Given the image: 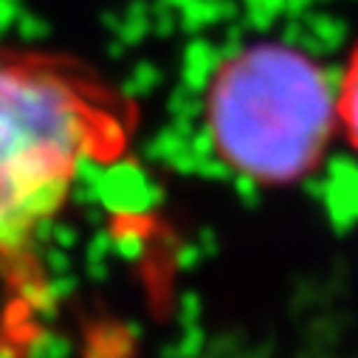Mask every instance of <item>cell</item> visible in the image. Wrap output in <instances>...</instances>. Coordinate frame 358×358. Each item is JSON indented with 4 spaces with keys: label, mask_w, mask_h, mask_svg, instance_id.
Returning <instances> with one entry per match:
<instances>
[{
    "label": "cell",
    "mask_w": 358,
    "mask_h": 358,
    "mask_svg": "<svg viewBox=\"0 0 358 358\" xmlns=\"http://www.w3.org/2000/svg\"><path fill=\"white\" fill-rule=\"evenodd\" d=\"M124 141L113 96L48 54L0 51V257L29 251L82 166Z\"/></svg>",
    "instance_id": "6da1fadb"
},
{
    "label": "cell",
    "mask_w": 358,
    "mask_h": 358,
    "mask_svg": "<svg viewBox=\"0 0 358 358\" xmlns=\"http://www.w3.org/2000/svg\"><path fill=\"white\" fill-rule=\"evenodd\" d=\"M203 124L231 172L259 187H291L316 172L338 133L336 87L308 51L251 43L215 68Z\"/></svg>",
    "instance_id": "7a4b0ae2"
},
{
    "label": "cell",
    "mask_w": 358,
    "mask_h": 358,
    "mask_svg": "<svg viewBox=\"0 0 358 358\" xmlns=\"http://www.w3.org/2000/svg\"><path fill=\"white\" fill-rule=\"evenodd\" d=\"M336 113L344 141L358 155V45L350 51L341 79L336 85Z\"/></svg>",
    "instance_id": "3957f363"
}]
</instances>
